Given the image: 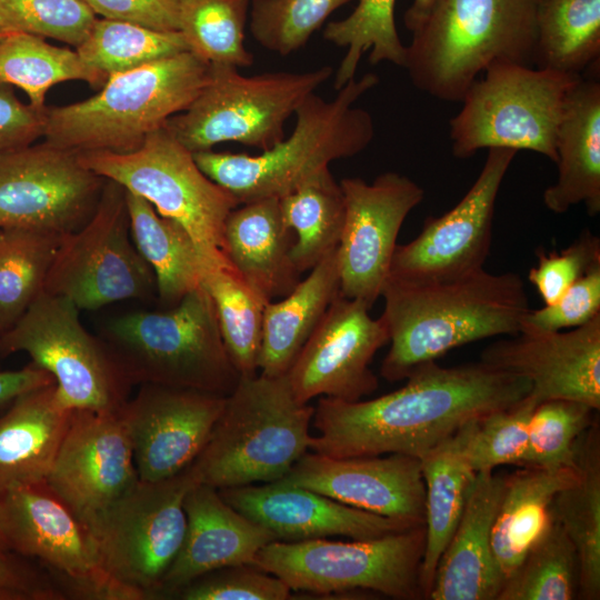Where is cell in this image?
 <instances>
[{
	"label": "cell",
	"mask_w": 600,
	"mask_h": 600,
	"mask_svg": "<svg viewBox=\"0 0 600 600\" xmlns=\"http://www.w3.org/2000/svg\"><path fill=\"white\" fill-rule=\"evenodd\" d=\"M528 380L479 362L414 369L407 383L371 400L323 397L314 407L309 449L332 458L403 453L421 458L463 424L512 406Z\"/></svg>",
	"instance_id": "6da1fadb"
},
{
	"label": "cell",
	"mask_w": 600,
	"mask_h": 600,
	"mask_svg": "<svg viewBox=\"0 0 600 600\" xmlns=\"http://www.w3.org/2000/svg\"><path fill=\"white\" fill-rule=\"evenodd\" d=\"M390 348L380 374L404 380L448 351L490 337L519 333L529 311L518 273L484 268L459 279L413 283L388 278L382 289Z\"/></svg>",
	"instance_id": "7a4b0ae2"
},
{
	"label": "cell",
	"mask_w": 600,
	"mask_h": 600,
	"mask_svg": "<svg viewBox=\"0 0 600 600\" xmlns=\"http://www.w3.org/2000/svg\"><path fill=\"white\" fill-rule=\"evenodd\" d=\"M378 83V76L369 72L348 81L330 100L310 94L296 110L290 137L259 154L206 150L192 153L193 158L239 204L279 199L330 162L368 148L374 138V121L354 103Z\"/></svg>",
	"instance_id": "3957f363"
},
{
	"label": "cell",
	"mask_w": 600,
	"mask_h": 600,
	"mask_svg": "<svg viewBox=\"0 0 600 600\" xmlns=\"http://www.w3.org/2000/svg\"><path fill=\"white\" fill-rule=\"evenodd\" d=\"M538 0H434L406 46L407 70L420 91L460 102L494 63L533 66Z\"/></svg>",
	"instance_id": "277c9868"
},
{
	"label": "cell",
	"mask_w": 600,
	"mask_h": 600,
	"mask_svg": "<svg viewBox=\"0 0 600 600\" xmlns=\"http://www.w3.org/2000/svg\"><path fill=\"white\" fill-rule=\"evenodd\" d=\"M314 407L299 402L287 376H241L196 460L197 483L218 490L273 482L309 450Z\"/></svg>",
	"instance_id": "5b68a950"
},
{
	"label": "cell",
	"mask_w": 600,
	"mask_h": 600,
	"mask_svg": "<svg viewBox=\"0 0 600 600\" xmlns=\"http://www.w3.org/2000/svg\"><path fill=\"white\" fill-rule=\"evenodd\" d=\"M210 64L184 51L108 78L80 102L48 108L44 141L74 152H132L193 102Z\"/></svg>",
	"instance_id": "8992f818"
},
{
	"label": "cell",
	"mask_w": 600,
	"mask_h": 600,
	"mask_svg": "<svg viewBox=\"0 0 600 600\" xmlns=\"http://www.w3.org/2000/svg\"><path fill=\"white\" fill-rule=\"evenodd\" d=\"M134 383L228 396L240 374L224 347L213 302L200 286L162 311L111 319L101 338Z\"/></svg>",
	"instance_id": "52a82bcc"
},
{
	"label": "cell",
	"mask_w": 600,
	"mask_h": 600,
	"mask_svg": "<svg viewBox=\"0 0 600 600\" xmlns=\"http://www.w3.org/2000/svg\"><path fill=\"white\" fill-rule=\"evenodd\" d=\"M581 77L520 63L490 66L449 121L452 154L467 159L480 149L510 148L534 151L556 163L558 126Z\"/></svg>",
	"instance_id": "ba28073f"
},
{
	"label": "cell",
	"mask_w": 600,
	"mask_h": 600,
	"mask_svg": "<svg viewBox=\"0 0 600 600\" xmlns=\"http://www.w3.org/2000/svg\"><path fill=\"white\" fill-rule=\"evenodd\" d=\"M323 66L306 72L243 76L238 68L210 64V78L184 111L170 117L166 130L190 152L237 142L266 151L284 139L288 119L331 76Z\"/></svg>",
	"instance_id": "9c48e42d"
},
{
	"label": "cell",
	"mask_w": 600,
	"mask_h": 600,
	"mask_svg": "<svg viewBox=\"0 0 600 600\" xmlns=\"http://www.w3.org/2000/svg\"><path fill=\"white\" fill-rule=\"evenodd\" d=\"M194 483L189 467L163 480H138L83 523L102 569L138 600L160 599L186 537L183 501Z\"/></svg>",
	"instance_id": "30bf717a"
},
{
	"label": "cell",
	"mask_w": 600,
	"mask_h": 600,
	"mask_svg": "<svg viewBox=\"0 0 600 600\" xmlns=\"http://www.w3.org/2000/svg\"><path fill=\"white\" fill-rule=\"evenodd\" d=\"M424 534V526H418L349 542L276 540L257 553L252 566L297 591L327 594L368 589L394 599H420Z\"/></svg>",
	"instance_id": "8fae6325"
},
{
	"label": "cell",
	"mask_w": 600,
	"mask_h": 600,
	"mask_svg": "<svg viewBox=\"0 0 600 600\" xmlns=\"http://www.w3.org/2000/svg\"><path fill=\"white\" fill-rule=\"evenodd\" d=\"M69 299L42 292L0 336V353L26 352L54 380L58 403L70 411H117L133 386L101 338L81 323Z\"/></svg>",
	"instance_id": "7c38bea8"
},
{
	"label": "cell",
	"mask_w": 600,
	"mask_h": 600,
	"mask_svg": "<svg viewBox=\"0 0 600 600\" xmlns=\"http://www.w3.org/2000/svg\"><path fill=\"white\" fill-rule=\"evenodd\" d=\"M88 169L152 204L159 214L180 223L192 237L201 258L222 252L226 220L239 203L198 167L192 152L164 127L150 133L128 153L79 152Z\"/></svg>",
	"instance_id": "4fadbf2b"
},
{
	"label": "cell",
	"mask_w": 600,
	"mask_h": 600,
	"mask_svg": "<svg viewBox=\"0 0 600 600\" xmlns=\"http://www.w3.org/2000/svg\"><path fill=\"white\" fill-rule=\"evenodd\" d=\"M43 291L89 311L157 293L153 272L132 240L122 186L106 180L90 219L62 236Z\"/></svg>",
	"instance_id": "5bb4252c"
},
{
	"label": "cell",
	"mask_w": 600,
	"mask_h": 600,
	"mask_svg": "<svg viewBox=\"0 0 600 600\" xmlns=\"http://www.w3.org/2000/svg\"><path fill=\"white\" fill-rule=\"evenodd\" d=\"M0 550L37 560L66 599L137 600L102 569L86 528L46 483L0 492Z\"/></svg>",
	"instance_id": "9a60e30c"
},
{
	"label": "cell",
	"mask_w": 600,
	"mask_h": 600,
	"mask_svg": "<svg viewBox=\"0 0 600 600\" xmlns=\"http://www.w3.org/2000/svg\"><path fill=\"white\" fill-rule=\"evenodd\" d=\"M106 179L47 141L0 152V229L66 234L93 214Z\"/></svg>",
	"instance_id": "2e32d148"
},
{
	"label": "cell",
	"mask_w": 600,
	"mask_h": 600,
	"mask_svg": "<svg viewBox=\"0 0 600 600\" xmlns=\"http://www.w3.org/2000/svg\"><path fill=\"white\" fill-rule=\"evenodd\" d=\"M487 150L484 164L463 198L442 216L427 218L413 240L397 244L390 278L413 283L439 282L484 268L497 197L518 153L510 148Z\"/></svg>",
	"instance_id": "e0dca14e"
},
{
	"label": "cell",
	"mask_w": 600,
	"mask_h": 600,
	"mask_svg": "<svg viewBox=\"0 0 600 600\" xmlns=\"http://www.w3.org/2000/svg\"><path fill=\"white\" fill-rule=\"evenodd\" d=\"M339 183L346 206L338 246L340 292L371 308L389 277L401 226L423 200L424 190L393 171L372 182L343 178Z\"/></svg>",
	"instance_id": "ac0fdd59"
},
{
	"label": "cell",
	"mask_w": 600,
	"mask_h": 600,
	"mask_svg": "<svg viewBox=\"0 0 600 600\" xmlns=\"http://www.w3.org/2000/svg\"><path fill=\"white\" fill-rule=\"evenodd\" d=\"M369 310L341 292L332 301L286 374L299 402L320 396L358 401L376 391L370 363L389 342V332L383 318H372Z\"/></svg>",
	"instance_id": "d6986e66"
},
{
	"label": "cell",
	"mask_w": 600,
	"mask_h": 600,
	"mask_svg": "<svg viewBox=\"0 0 600 600\" xmlns=\"http://www.w3.org/2000/svg\"><path fill=\"white\" fill-rule=\"evenodd\" d=\"M226 399L196 389L141 384L119 409L139 480L159 481L187 469L206 446Z\"/></svg>",
	"instance_id": "ffe728a7"
},
{
	"label": "cell",
	"mask_w": 600,
	"mask_h": 600,
	"mask_svg": "<svg viewBox=\"0 0 600 600\" xmlns=\"http://www.w3.org/2000/svg\"><path fill=\"white\" fill-rule=\"evenodd\" d=\"M138 480L131 440L119 410H73L47 487L83 524Z\"/></svg>",
	"instance_id": "44dd1931"
},
{
	"label": "cell",
	"mask_w": 600,
	"mask_h": 600,
	"mask_svg": "<svg viewBox=\"0 0 600 600\" xmlns=\"http://www.w3.org/2000/svg\"><path fill=\"white\" fill-rule=\"evenodd\" d=\"M280 480L359 510L424 526L426 489L420 459L413 456L332 458L306 452Z\"/></svg>",
	"instance_id": "7402d4cb"
},
{
	"label": "cell",
	"mask_w": 600,
	"mask_h": 600,
	"mask_svg": "<svg viewBox=\"0 0 600 600\" xmlns=\"http://www.w3.org/2000/svg\"><path fill=\"white\" fill-rule=\"evenodd\" d=\"M480 360L528 380L538 403L563 399L600 409V313L570 331L498 340Z\"/></svg>",
	"instance_id": "603a6c76"
},
{
	"label": "cell",
	"mask_w": 600,
	"mask_h": 600,
	"mask_svg": "<svg viewBox=\"0 0 600 600\" xmlns=\"http://www.w3.org/2000/svg\"><path fill=\"white\" fill-rule=\"evenodd\" d=\"M219 493L231 507L282 541L332 536L367 540L418 527L352 508L281 480L262 486L224 488Z\"/></svg>",
	"instance_id": "cb8c5ba5"
},
{
	"label": "cell",
	"mask_w": 600,
	"mask_h": 600,
	"mask_svg": "<svg viewBox=\"0 0 600 600\" xmlns=\"http://www.w3.org/2000/svg\"><path fill=\"white\" fill-rule=\"evenodd\" d=\"M187 531L182 547L162 581L160 599L212 570L253 564L257 553L277 537L231 507L219 490L194 483L183 501Z\"/></svg>",
	"instance_id": "d4e9b609"
},
{
	"label": "cell",
	"mask_w": 600,
	"mask_h": 600,
	"mask_svg": "<svg viewBox=\"0 0 600 600\" xmlns=\"http://www.w3.org/2000/svg\"><path fill=\"white\" fill-rule=\"evenodd\" d=\"M504 477L479 472L461 519L442 552L428 599L497 600L503 579L491 548V529Z\"/></svg>",
	"instance_id": "484cf974"
},
{
	"label": "cell",
	"mask_w": 600,
	"mask_h": 600,
	"mask_svg": "<svg viewBox=\"0 0 600 600\" xmlns=\"http://www.w3.org/2000/svg\"><path fill=\"white\" fill-rule=\"evenodd\" d=\"M293 244L294 234L282 219L278 198L239 204L226 220L224 257L268 302L284 297L300 281Z\"/></svg>",
	"instance_id": "4316f807"
},
{
	"label": "cell",
	"mask_w": 600,
	"mask_h": 600,
	"mask_svg": "<svg viewBox=\"0 0 600 600\" xmlns=\"http://www.w3.org/2000/svg\"><path fill=\"white\" fill-rule=\"evenodd\" d=\"M558 174L543 192L554 213L584 204L589 216L600 212V82L583 77L570 91L556 136Z\"/></svg>",
	"instance_id": "83f0119b"
},
{
	"label": "cell",
	"mask_w": 600,
	"mask_h": 600,
	"mask_svg": "<svg viewBox=\"0 0 600 600\" xmlns=\"http://www.w3.org/2000/svg\"><path fill=\"white\" fill-rule=\"evenodd\" d=\"M72 411L62 408L54 383L18 396L0 416V492L44 483Z\"/></svg>",
	"instance_id": "f1b7e54d"
},
{
	"label": "cell",
	"mask_w": 600,
	"mask_h": 600,
	"mask_svg": "<svg viewBox=\"0 0 600 600\" xmlns=\"http://www.w3.org/2000/svg\"><path fill=\"white\" fill-rule=\"evenodd\" d=\"M579 478L577 464L554 470L526 468L504 477L491 529V548L504 581L552 521L558 492Z\"/></svg>",
	"instance_id": "f546056e"
},
{
	"label": "cell",
	"mask_w": 600,
	"mask_h": 600,
	"mask_svg": "<svg viewBox=\"0 0 600 600\" xmlns=\"http://www.w3.org/2000/svg\"><path fill=\"white\" fill-rule=\"evenodd\" d=\"M297 286L263 311L259 372L287 374L332 301L340 293L338 248L326 254Z\"/></svg>",
	"instance_id": "4dcf8cb0"
},
{
	"label": "cell",
	"mask_w": 600,
	"mask_h": 600,
	"mask_svg": "<svg viewBox=\"0 0 600 600\" xmlns=\"http://www.w3.org/2000/svg\"><path fill=\"white\" fill-rule=\"evenodd\" d=\"M426 489L424 550L419 582L424 599L477 478L462 452L460 431L420 458Z\"/></svg>",
	"instance_id": "1f68e13d"
},
{
	"label": "cell",
	"mask_w": 600,
	"mask_h": 600,
	"mask_svg": "<svg viewBox=\"0 0 600 600\" xmlns=\"http://www.w3.org/2000/svg\"><path fill=\"white\" fill-rule=\"evenodd\" d=\"M578 480L553 499L552 516L570 538L578 557V597L600 599V437L596 421L577 442Z\"/></svg>",
	"instance_id": "d6a6232c"
},
{
	"label": "cell",
	"mask_w": 600,
	"mask_h": 600,
	"mask_svg": "<svg viewBox=\"0 0 600 600\" xmlns=\"http://www.w3.org/2000/svg\"><path fill=\"white\" fill-rule=\"evenodd\" d=\"M132 240L151 268L160 303L171 308L201 286L202 258L189 232L126 190Z\"/></svg>",
	"instance_id": "836d02e7"
},
{
	"label": "cell",
	"mask_w": 600,
	"mask_h": 600,
	"mask_svg": "<svg viewBox=\"0 0 600 600\" xmlns=\"http://www.w3.org/2000/svg\"><path fill=\"white\" fill-rule=\"evenodd\" d=\"M533 64L581 76L600 58V0H538Z\"/></svg>",
	"instance_id": "e575fe53"
},
{
	"label": "cell",
	"mask_w": 600,
	"mask_h": 600,
	"mask_svg": "<svg viewBox=\"0 0 600 600\" xmlns=\"http://www.w3.org/2000/svg\"><path fill=\"white\" fill-rule=\"evenodd\" d=\"M201 286L213 302L224 347L240 377L258 373L268 301L243 280L226 257L202 258Z\"/></svg>",
	"instance_id": "d590c367"
},
{
	"label": "cell",
	"mask_w": 600,
	"mask_h": 600,
	"mask_svg": "<svg viewBox=\"0 0 600 600\" xmlns=\"http://www.w3.org/2000/svg\"><path fill=\"white\" fill-rule=\"evenodd\" d=\"M279 203L294 234V263L303 273L339 246L346 214L342 189L326 167L279 198Z\"/></svg>",
	"instance_id": "8d00e7d4"
},
{
	"label": "cell",
	"mask_w": 600,
	"mask_h": 600,
	"mask_svg": "<svg viewBox=\"0 0 600 600\" xmlns=\"http://www.w3.org/2000/svg\"><path fill=\"white\" fill-rule=\"evenodd\" d=\"M69 80L102 88L108 77L84 63L77 51L52 46L44 38L27 33L0 38V82L23 90L31 106L46 108L47 91Z\"/></svg>",
	"instance_id": "74e56055"
},
{
	"label": "cell",
	"mask_w": 600,
	"mask_h": 600,
	"mask_svg": "<svg viewBox=\"0 0 600 600\" xmlns=\"http://www.w3.org/2000/svg\"><path fill=\"white\" fill-rule=\"evenodd\" d=\"M63 234L0 229V332L11 328L43 292Z\"/></svg>",
	"instance_id": "f35d334b"
},
{
	"label": "cell",
	"mask_w": 600,
	"mask_h": 600,
	"mask_svg": "<svg viewBox=\"0 0 600 600\" xmlns=\"http://www.w3.org/2000/svg\"><path fill=\"white\" fill-rule=\"evenodd\" d=\"M394 4L396 0H359L348 17L324 27V40L347 49L336 71V90L356 78L366 52L371 64L390 62L403 68L406 46L397 31Z\"/></svg>",
	"instance_id": "ab89813d"
},
{
	"label": "cell",
	"mask_w": 600,
	"mask_h": 600,
	"mask_svg": "<svg viewBox=\"0 0 600 600\" xmlns=\"http://www.w3.org/2000/svg\"><path fill=\"white\" fill-rule=\"evenodd\" d=\"M179 31L189 51L208 64L250 67L244 46L251 0H178Z\"/></svg>",
	"instance_id": "60d3db41"
},
{
	"label": "cell",
	"mask_w": 600,
	"mask_h": 600,
	"mask_svg": "<svg viewBox=\"0 0 600 600\" xmlns=\"http://www.w3.org/2000/svg\"><path fill=\"white\" fill-rule=\"evenodd\" d=\"M579 591L576 549L553 518L504 581L497 600H572Z\"/></svg>",
	"instance_id": "b9f144b4"
},
{
	"label": "cell",
	"mask_w": 600,
	"mask_h": 600,
	"mask_svg": "<svg viewBox=\"0 0 600 600\" xmlns=\"http://www.w3.org/2000/svg\"><path fill=\"white\" fill-rule=\"evenodd\" d=\"M84 63L108 78L189 51L180 31H159L109 19L96 20L76 48Z\"/></svg>",
	"instance_id": "7bdbcfd3"
},
{
	"label": "cell",
	"mask_w": 600,
	"mask_h": 600,
	"mask_svg": "<svg viewBox=\"0 0 600 600\" xmlns=\"http://www.w3.org/2000/svg\"><path fill=\"white\" fill-rule=\"evenodd\" d=\"M537 400L528 394L519 402L489 412L463 424L459 431L462 452L477 472L521 462L529 440L530 421Z\"/></svg>",
	"instance_id": "ee69618b"
},
{
	"label": "cell",
	"mask_w": 600,
	"mask_h": 600,
	"mask_svg": "<svg viewBox=\"0 0 600 600\" xmlns=\"http://www.w3.org/2000/svg\"><path fill=\"white\" fill-rule=\"evenodd\" d=\"M594 409L572 400L554 399L537 404L520 467L554 470L576 466L577 442L596 421Z\"/></svg>",
	"instance_id": "f6af8a7d"
},
{
	"label": "cell",
	"mask_w": 600,
	"mask_h": 600,
	"mask_svg": "<svg viewBox=\"0 0 600 600\" xmlns=\"http://www.w3.org/2000/svg\"><path fill=\"white\" fill-rule=\"evenodd\" d=\"M351 0H251L250 32L264 49L288 56L307 44L328 17Z\"/></svg>",
	"instance_id": "bcb514c9"
},
{
	"label": "cell",
	"mask_w": 600,
	"mask_h": 600,
	"mask_svg": "<svg viewBox=\"0 0 600 600\" xmlns=\"http://www.w3.org/2000/svg\"><path fill=\"white\" fill-rule=\"evenodd\" d=\"M83 0H0V32L27 33L80 46L96 22Z\"/></svg>",
	"instance_id": "7dc6e473"
},
{
	"label": "cell",
	"mask_w": 600,
	"mask_h": 600,
	"mask_svg": "<svg viewBox=\"0 0 600 600\" xmlns=\"http://www.w3.org/2000/svg\"><path fill=\"white\" fill-rule=\"evenodd\" d=\"M291 589L278 577L252 564H238L207 572L178 590L181 600H286Z\"/></svg>",
	"instance_id": "c3c4849f"
},
{
	"label": "cell",
	"mask_w": 600,
	"mask_h": 600,
	"mask_svg": "<svg viewBox=\"0 0 600 600\" xmlns=\"http://www.w3.org/2000/svg\"><path fill=\"white\" fill-rule=\"evenodd\" d=\"M600 313V262L593 264L557 301L526 313L519 333L537 334L580 327Z\"/></svg>",
	"instance_id": "681fc988"
},
{
	"label": "cell",
	"mask_w": 600,
	"mask_h": 600,
	"mask_svg": "<svg viewBox=\"0 0 600 600\" xmlns=\"http://www.w3.org/2000/svg\"><path fill=\"white\" fill-rule=\"evenodd\" d=\"M600 262V240L589 230L560 252H538V263L528 279L544 304L557 301L593 264Z\"/></svg>",
	"instance_id": "f907efd6"
},
{
	"label": "cell",
	"mask_w": 600,
	"mask_h": 600,
	"mask_svg": "<svg viewBox=\"0 0 600 600\" xmlns=\"http://www.w3.org/2000/svg\"><path fill=\"white\" fill-rule=\"evenodd\" d=\"M57 583L44 569L22 557L0 550V600H63Z\"/></svg>",
	"instance_id": "816d5d0a"
},
{
	"label": "cell",
	"mask_w": 600,
	"mask_h": 600,
	"mask_svg": "<svg viewBox=\"0 0 600 600\" xmlns=\"http://www.w3.org/2000/svg\"><path fill=\"white\" fill-rule=\"evenodd\" d=\"M47 109L21 102L11 86L0 82V152L29 146L42 137Z\"/></svg>",
	"instance_id": "f5cc1de1"
},
{
	"label": "cell",
	"mask_w": 600,
	"mask_h": 600,
	"mask_svg": "<svg viewBox=\"0 0 600 600\" xmlns=\"http://www.w3.org/2000/svg\"><path fill=\"white\" fill-rule=\"evenodd\" d=\"M104 19L159 31H179L178 0H83Z\"/></svg>",
	"instance_id": "db71d44e"
},
{
	"label": "cell",
	"mask_w": 600,
	"mask_h": 600,
	"mask_svg": "<svg viewBox=\"0 0 600 600\" xmlns=\"http://www.w3.org/2000/svg\"><path fill=\"white\" fill-rule=\"evenodd\" d=\"M53 383L51 374L32 362L19 370L0 371V409L27 391Z\"/></svg>",
	"instance_id": "11a10c76"
},
{
	"label": "cell",
	"mask_w": 600,
	"mask_h": 600,
	"mask_svg": "<svg viewBox=\"0 0 600 600\" xmlns=\"http://www.w3.org/2000/svg\"><path fill=\"white\" fill-rule=\"evenodd\" d=\"M433 2L434 0H413L403 17L404 26L411 33L421 27Z\"/></svg>",
	"instance_id": "9f6ffc18"
},
{
	"label": "cell",
	"mask_w": 600,
	"mask_h": 600,
	"mask_svg": "<svg viewBox=\"0 0 600 600\" xmlns=\"http://www.w3.org/2000/svg\"><path fill=\"white\" fill-rule=\"evenodd\" d=\"M6 34H9V33H2V32H0V38L4 37Z\"/></svg>",
	"instance_id": "6f0895ef"
},
{
	"label": "cell",
	"mask_w": 600,
	"mask_h": 600,
	"mask_svg": "<svg viewBox=\"0 0 600 600\" xmlns=\"http://www.w3.org/2000/svg\"><path fill=\"white\" fill-rule=\"evenodd\" d=\"M0 336H1V332H0Z\"/></svg>",
	"instance_id": "680465c9"
}]
</instances>
